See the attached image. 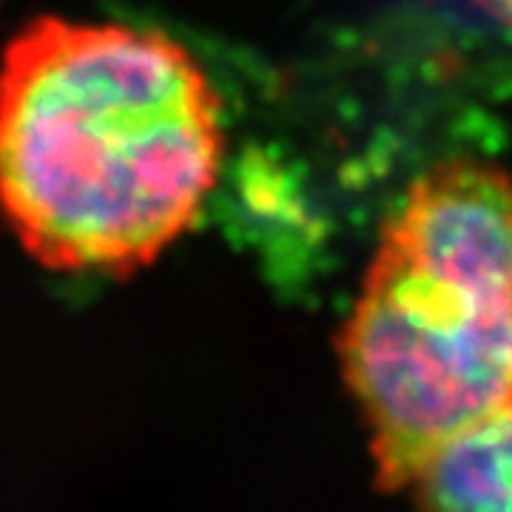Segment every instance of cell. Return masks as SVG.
Returning <instances> with one entry per match:
<instances>
[{
    "mask_svg": "<svg viewBox=\"0 0 512 512\" xmlns=\"http://www.w3.org/2000/svg\"><path fill=\"white\" fill-rule=\"evenodd\" d=\"M220 100L171 37L32 20L0 60V211L55 271L131 274L217 183Z\"/></svg>",
    "mask_w": 512,
    "mask_h": 512,
    "instance_id": "6da1fadb",
    "label": "cell"
},
{
    "mask_svg": "<svg viewBox=\"0 0 512 512\" xmlns=\"http://www.w3.org/2000/svg\"><path fill=\"white\" fill-rule=\"evenodd\" d=\"M379 478L410 487L441 447L512 404V177L456 160L384 225L339 333Z\"/></svg>",
    "mask_w": 512,
    "mask_h": 512,
    "instance_id": "7a4b0ae2",
    "label": "cell"
},
{
    "mask_svg": "<svg viewBox=\"0 0 512 512\" xmlns=\"http://www.w3.org/2000/svg\"><path fill=\"white\" fill-rule=\"evenodd\" d=\"M410 487L419 512H512V404L447 441Z\"/></svg>",
    "mask_w": 512,
    "mask_h": 512,
    "instance_id": "3957f363",
    "label": "cell"
}]
</instances>
